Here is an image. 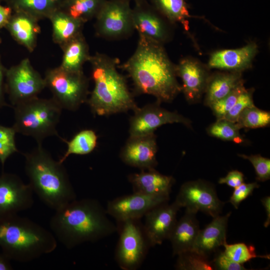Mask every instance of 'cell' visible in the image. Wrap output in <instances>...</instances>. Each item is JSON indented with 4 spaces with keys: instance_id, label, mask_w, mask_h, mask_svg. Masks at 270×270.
Masks as SVG:
<instances>
[{
    "instance_id": "obj_1",
    "label": "cell",
    "mask_w": 270,
    "mask_h": 270,
    "mask_svg": "<svg viewBox=\"0 0 270 270\" xmlns=\"http://www.w3.org/2000/svg\"><path fill=\"white\" fill-rule=\"evenodd\" d=\"M120 67L132 78L135 91L155 96L158 102H169L182 91L176 64L164 45L138 36L136 49Z\"/></svg>"
},
{
    "instance_id": "obj_2",
    "label": "cell",
    "mask_w": 270,
    "mask_h": 270,
    "mask_svg": "<svg viewBox=\"0 0 270 270\" xmlns=\"http://www.w3.org/2000/svg\"><path fill=\"white\" fill-rule=\"evenodd\" d=\"M106 209L92 198L75 199L59 208L50 221L52 234L66 248L95 242L117 232Z\"/></svg>"
},
{
    "instance_id": "obj_3",
    "label": "cell",
    "mask_w": 270,
    "mask_h": 270,
    "mask_svg": "<svg viewBox=\"0 0 270 270\" xmlns=\"http://www.w3.org/2000/svg\"><path fill=\"white\" fill-rule=\"evenodd\" d=\"M88 62L94 88L86 102L94 114L108 116L138 108L124 77L118 70V59L97 52Z\"/></svg>"
},
{
    "instance_id": "obj_4",
    "label": "cell",
    "mask_w": 270,
    "mask_h": 270,
    "mask_svg": "<svg viewBox=\"0 0 270 270\" xmlns=\"http://www.w3.org/2000/svg\"><path fill=\"white\" fill-rule=\"evenodd\" d=\"M24 156L28 184L45 204L55 210L76 199L63 164L55 160L42 144Z\"/></svg>"
},
{
    "instance_id": "obj_5",
    "label": "cell",
    "mask_w": 270,
    "mask_h": 270,
    "mask_svg": "<svg viewBox=\"0 0 270 270\" xmlns=\"http://www.w3.org/2000/svg\"><path fill=\"white\" fill-rule=\"evenodd\" d=\"M56 247L54 234L30 220L18 214L0 218V248L10 260L30 262Z\"/></svg>"
},
{
    "instance_id": "obj_6",
    "label": "cell",
    "mask_w": 270,
    "mask_h": 270,
    "mask_svg": "<svg viewBox=\"0 0 270 270\" xmlns=\"http://www.w3.org/2000/svg\"><path fill=\"white\" fill-rule=\"evenodd\" d=\"M16 132L30 136L38 144L46 138L56 136L61 138L56 129L62 108L52 98L38 97L13 106Z\"/></svg>"
},
{
    "instance_id": "obj_7",
    "label": "cell",
    "mask_w": 270,
    "mask_h": 270,
    "mask_svg": "<svg viewBox=\"0 0 270 270\" xmlns=\"http://www.w3.org/2000/svg\"><path fill=\"white\" fill-rule=\"evenodd\" d=\"M44 78L46 88L62 108L76 110L86 102L89 80L84 72H68L59 66L47 70Z\"/></svg>"
},
{
    "instance_id": "obj_8",
    "label": "cell",
    "mask_w": 270,
    "mask_h": 270,
    "mask_svg": "<svg viewBox=\"0 0 270 270\" xmlns=\"http://www.w3.org/2000/svg\"><path fill=\"white\" fill-rule=\"evenodd\" d=\"M140 220L117 222V232L120 236L115 258L123 270H136L139 268L150 247Z\"/></svg>"
},
{
    "instance_id": "obj_9",
    "label": "cell",
    "mask_w": 270,
    "mask_h": 270,
    "mask_svg": "<svg viewBox=\"0 0 270 270\" xmlns=\"http://www.w3.org/2000/svg\"><path fill=\"white\" fill-rule=\"evenodd\" d=\"M130 0H106L96 17V35L115 40L127 38L134 30Z\"/></svg>"
},
{
    "instance_id": "obj_10",
    "label": "cell",
    "mask_w": 270,
    "mask_h": 270,
    "mask_svg": "<svg viewBox=\"0 0 270 270\" xmlns=\"http://www.w3.org/2000/svg\"><path fill=\"white\" fill-rule=\"evenodd\" d=\"M45 88L44 78L27 58L6 70V92L13 106L38 97Z\"/></svg>"
},
{
    "instance_id": "obj_11",
    "label": "cell",
    "mask_w": 270,
    "mask_h": 270,
    "mask_svg": "<svg viewBox=\"0 0 270 270\" xmlns=\"http://www.w3.org/2000/svg\"><path fill=\"white\" fill-rule=\"evenodd\" d=\"M132 18L138 36L161 44L170 42L174 36V26L148 0H134Z\"/></svg>"
},
{
    "instance_id": "obj_12",
    "label": "cell",
    "mask_w": 270,
    "mask_h": 270,
    "mask_svg": "<svg viewBox=\"0 0 270 270\" xmlns=\"http://www.w3.org/2000/svg\"><path fill=\"white\" fill-rule=\"evenodd\" d=\"M174 202L180 208L196 214L200 211L212 218L220 215L224 204L213 185L202 180L182 184Z\"/></svg>"
},
{
    "instance_id": "obj_13",
    "label": "cell",
    "mask_w": 270,
    "mask_h": 270,
    "mask_svg": "<svg viewBox=\"0 0 270 270\" xmlns=\"http://www.w3.org/2000/svg\"><path fill=\"white\" fill-rule=\"evenodd\" d=\"M33 190L17 175L0 174V218L18 214L33 205Z\"/></svg>"
},
{
    "instance_id": "obj_14",
    "label": "cell",
    "mask_w": 270,
    "mask_h": 270,
    "mask_svg": "<svg viewBox=\"0 0 270 270\" xmlns=\"http://www.w3.org/2000/svg\"><path fill=\"white\" fill-rule=\"evenodd\" d=\"M169 200L170 196H150L134 192L109 201L106 210L117 222L139 220L150 210L168 202Z\"/></svg>"
},
{
    "instance_id": "obj_15",
    "label": "cell",
    "mask_w": 270,
    "mask_h": 270,
    "mask_svg": "<svg viewBox=\"0 0 270 270\" xmlns=\"http://www.w3.org/2000/svg\"><path fill=\"white\" fill-rule=\"evenodd\" d=\"M130 126V136H137L154 134V131L167 124L181 123L190 126V122L176 112L167 110L158 104H147L134 111Z\"/></svg>"
},
{
    "instance_id": "obj_16",
    "label": "cell",
    "mask_w": 270,
    "mask_h": 270,
    "mask_svg": "<svg viewBox=\"0 0 270 270\" xmlns=\"http://www.w3.org/2000/svg\"><path fill=\"white\" fill-rule=\"evenodd\" d=\"M180 208L174 201L170 204L166 202L154 207L144 216L143 229L150 247L161 244L168 239Z\"/></svg>"
},
{
    "instance_id": "obj_17",
    "label": "cell",
    "mask_w": 270,
    "mask_h": 270,
    "mask_svg": "<svg viewBox=\"0 0 270 270\" xmlns=\"http://www.w3.org/2000/svg\"><path fill=\"white\" fill-rule=\"evenodd\" d=\"M209 68L196 58L186 57L176 65L177 76L182 82V91L191 102L199 100L205 92L209 77Z\"/></svg>"
},
{
    "instance_id": "obj_18",
    "label": "cell",
    "mask_w": 270,
    "mask_h": 270,
    "mask_svg": "<svg viewBox=\"0 0 270 270\" xmlns=\"http://www.w3.org/2000/svg\"><path fill=\"white\" fill-rule=\"evenodd\" d=\"M157 145L154 134L130 136L122 148L120 158L126 164L141 170L154 168L157 164Z\"/></svg>"
},
{
    "instance_id": "obj_19",
    "label": "cell",
    "mask_w": 270,
    "mask_h": 270,
    "mask_svg": "<svg viewBox=\"0 0 270 270\" xmlns=\"http://www.w3.org/2000/svg\"><path fill=\"white\" fill-rule=\"evenodd\" d=\"M258 52V45L254 42L238 48L217 50L212 54L207 66L209 68L242 72L252 67Z\"/></svg>"
},
{
    "instance_id": "obj_20",
    "label": "cell",
    "mask_w": 270,
    "mask_h": 270,
    "mask_svg": "<svg viewBox=\"0 0 270 270\" xmlns=\"http://www.w3.org/2000/svg\"><path fill=\"white\" fill-rule=\"evenodd\" d=\"M38 20L22 12L14 11L5 27L12 38L29 52L34 51L40 28Z\"/></svg>"
},
{
    "instance_id": "obj_21",
    "label": "cell",
    "mask_w": 270,
    "mask_h": 270,
    "mask_svg": "<svg viewBox=\"0 0 270 270\" xmlns=\"http://www.w3.org/2000/svg\"><path fill=\"white\" fill-rule=\"evenodd\" d=\"M231 212L218 215L204 229L200 230L192 250L208 257L226 242V232Z\"/></svg>"
},
{
    "instance_id": "obj_22",
    "label": "cell",
    "mask_w": 270,
    "mask_h": 270,
    "mask_svg": "<svg viewBox=\"0 0 270 270\" xmlns=\"http://www.w3.org/2000/svg\"><path fill=\"white\" fill-rule=\"evenodd\" d=\"M128 180L134 192L156 196H170L174 182L172 176L161 174L154 168L130 174Z\"/></svg>"
},
{
    "instance_id": "obj_23",
    "label": "cell",
    "mask_w": 270,
    "mask_h": 270,
    "mask_svg": "<svg viewBox=\"0 0 270 270\" xmlns=\"http://www.w3.org/2000/svg\"><path fill=\"white\" fill-rule=\"evenodd\" d=\"M196 214L186 210L184 214L177 220L168 239L173 256L192 249L200 230Z\"/></svg>"
},
{
    "instance_id": "obj_24",
    "label": "cell",
    "mask_w": 270,
    "mask_h": 270,
    "mask_svg": "<svg viewBox=\"0 0 270 270\" xmlns=\"http://www.w3.org/2000/svg\"><path fill=\"white\" fill-rule=\"evenodd\" d=\"M61 49L63 54L60 66L68 72H84V64L86 62H88L91 55L88 44L83 33L72 39Z\"/></svg>"
},
{
    "instance_id": "obj_25",
    "label": "cell",
    "mask_w": 270,
    "mask_h": 270,
    "mask_svg": "<svg viewBox=\"0 0 270 270\" xmlns=\"http://www.w3.org/2000/svg\"><path fill=\"white\" fill-rule=\"evenodd\" d=\"M242 82V72L228 71L210 76L205 90L206 104L210 106Z\"/></svg>"
},
{
    "instance_id": "obj_26",
    "label": "cell",
    "mask_w": 270,
    "mask_h": 270,
    "mask_svg": "<svg viewBox=\"0 0 270 270\" xmlns=\"http://www.w3.org/2000/svg\"><path fill=\"white\" fill-rule=\"evenodd\" d=\"M52 26V39L61 48L72 39L82 32L84 23L76 20L60 9L50 16Z\"/></svg>"
},
{
    "instance_id": "obj_27",
    "label": "cell",
    "mask_w": 270,
    "mask_h": 270,
    "mask_svg": "<svg viewBox=\"0 0 270 270\" xmlns=\"http://www.w3.org/2000/svg\"><path fill=\"white\" fill-rule=\"evenodd\" d=\"M63 0H8L6 2L14 11L25 12L38 20L48 19L60 8Z\"/></svg>"
},
{
    "instance_id": "obj_28",
    "label": "cell",
    "mask_w": 270,
    "mask_h": 270,
    "mask_svg": "<svg viewBox=\"0 0 270 270\" xmlns=\"http://www.w3.org/2000/svg\"><path fill=\"white\" fill-rule=\"evenodd\" d=\"M172 24H180L184 30H190L188 18H192L185 0H148Z\"/></svg>"
},
{
    "instance_id": "obj_29",
    "label": "cell",
    "mask_w": 270,
    "mask_h": 270,
    "mask_svg": "<svg viewBox=\"0 0 270 270\" xmlns=\"http://www.w3.org/2000/svg\"><path fill=\"white\" fill-rule=\"evenodd\" d=\"M106 0H63L60 10L86 23L95 18Z\"/></svg>"
},
{
    "instance_id": "obj_30",
    "label": "cell",
    "mask_w": 270,
    "mask_h": 270,
    "mask_svg": "<svg viewBox=\"0 0 270 270\" xmlns=\"http://www.w3.org/2000/svg\"><path fill=\"white\" fill-rule=\"evenodd\" d=\"M67 144V150L59 162L63 164L71 154L85 155L92 152L97 144L98 136L92 130H80L69 141L60 138Z\"/></svg>"
},
{
    "instance_id": "obj_31",
    "label": "cell",
    "mask_w": 270,
    "mask_h": 270,
    "mask_svg": "<svg viewBox=\"0 0 270 270\" xmlns=\"http://www.w3.org/2000/svg\"><path fill=\"white\" fill-rule=\"evenodd\" d=\"M175 268L180 270H213L208 257L190 250L178 254Z\"/></svg>"
},
{
    "instance_id": "obj_32",
    "label": "cell",
    "mask_w": 270,
    "mask_h": 270,
    "mask_svg": "<svg viewBox=\"0 0 270 270\" xmlns=\"http://www.w3.org/2000/svg\"><path fill=\"white\" fill-rule=\"evenodd\" d=\"M270 122V112L254 106L245 108L240 114L236 123L240 128H254L266 126Z\"/></svg>"
},
{
    "instance_id": "obj_33",
    "label": "cell",
    "mask_w": 270,
    "mask_h": 270,
    "mask_svg": "<svg viewBox=\"0 0 270 270\" xmlns=\"http://www.w3.org/2000/svg\"><path fill=\"white\" fill-rule=\"evenodd\" d=\"M240 128L236 122L220 118L210 127L208 132L213 136L238 144L243 142L239 132Z\"/></svg>"
},
{
    "instance_id": "obj_34",
    "label": "cell",
    "mask_w": 270,
    "mask_h": 270,
    "mask_svg": "<svg viewBox=\"0 0 270 270\" xmlns=\"http://www.w3.org/2000/svg\"><path fill=\"white\" fill-rule=\"evenodd\" d=\"M224 254L232 260L242 264L254 258L260 257L270 259L269 255L259 256L256 254L255 248L252 245H247L243 242L228 244L226 242L223 245Z\"/></svg>"
},
{
    "instance_id": "obj_35",
    "label": "cell",
    "mask_w": 270,
    "mask_h": 270,
    "mask_svg": "<svg viewBox=\"0 0 270 270\" xmlns=\"http://www.w3.org/2000/svg\"><path fill=\"white\" fill-rule=\"evenodd\" d=\"M16 134L12 126L0 124V162L2 166L11 155L18 152L15 142Z\"/></svg>"
},
{
    "instance_id": "obj_36",
    "label": "cell",
    "mask_w": 270,
    "mask_h": 270,
    "mask_svg": "<svg viewBox=\"0 0 270 270\" xmlns=\"http://www.w3.org/2000/svg\"><path fill=\"white\" fill-rule=\"evenodd\" d=\"M246 90L242 82L226 96L210 106L218 119L222 118L230 110L240 96Z\"/></svg>"
},
{
    "instance_id": "obj_37",
    "label": "cell",
    "mask_w": 270,
    "mask_h": 270,
    "mask_svg": "<svg viewBox=\"0 0 270 270\" xmlns=\"http://www.w3.org/2000/svg\"><path fill=\"white\" fill-rule=\"evenodd\" d=\"M252 94V90H246L240 96L230 110L221 118L236 122L240 114L245 108L254 106Z\"/></svg>"
},
{
    "instance_id": "obj_38",
    "label": "cell",
    "mask_w": 270,
    "mask_h": 270,
    "mask_svg": "<svg viewBox=\"0 0 270 270\" xmlns=\"http://www.w3.org/2000/svg\"><path fill=\"white\" fill-rule=\"evenodd\" d=\"M240 156L248 160L253 165L256 174V180L264 182L270 178V160L260 155L239 154Z\"/></svg>"
},
{
    "instance_id": "obj_39",
    "label": "cell",
    "mask_w": 270,
    "mask_h": 270,
    "mask_svg": "<svg viewBox=\"0 0 270 270\" xmlns=\"http://www.w3.org/2000/svg\"><path fill=\"white\" fill-rule=\"evenodd\" d=\"M259 185L256 182L246 184L243 182L234 188L228 202L237 209L240 204L252 194L254 190L258 188Z\"/></svg>"
},
{
    "instance_id": "obj_40",
    "label": "cell",
    "mask_w": 270,
    "mask_h": 270,
    "mask_svg": "<svg viewBox=\"0 0 270 270\" xmlns=\"http://www.w3.org/2000/svg\"><path fill=\"white\" fill-rule=\"evenodd\" d=\"M214 270H246L242 264H238L228 257L224 252H220L212 261Z\"/></svg>"
},
{
    "instance_id": "obj_41",
    "label": "cell",
    "mask_w": 270,
    "mask_h": 270,
    "mask_svg": "<svg viewBox=\"0 0 270 270\" xmlns=\"http://www.w3.org/2000/svg\"><path fill=\"white\" fill-rule=\"evenodd\" d=\"M244 182V174L237 170H232L227 175L220 178L218 181L220 184H226L228 186L235 188Z\"/></svg>"
},
{
    "instance_id": "obj_42",
    "label": "cell",
    "mask_w": 270,
    "mask_h": 270,
    "mask_svg": "<svg viewBox=\"0 0 270 270\" xmlns=\"http://www.w3.org/2000/svg\"><path fill=\"white\" fill-rule=\"evenodd\" d=\"M6 68L2 64L1 56L0 54V109L5 106H10L5 100V76Z\"/></svg>"
},
{
    "instance_id": "obj_43",
    "label": "cell",
    "mask_w": 270,
    "mask_h": 270,
    "mask_svg": "<svg viewBox=\"0 0 270 270\" xmlns=\"http://www.w3.org/2000/svg\"><path fill=\"white\" fill-rule=\"evenodd\" d=\"M12 12L9 6H2L0 4V30L5 28Z\"/></svg>"
},
{
    "instance_id": "obj_44",
    "label": "cell",
    "mask_w": 270,
    "mask_h": 270,
    "mask_svg": "<svg viewBox=\"0 0 270 270\" xmlns=\"http://www.w3.org/2000/svg\"><path fill=\"white\" fill-rule=\"evenodd\" d=\"M261 202L266 210L267 216L266 220L264 222V226L265 228H267L270 224V196H266L263 198L261 200Z\"/></svg>"
},
{
    "instance_id": "obj_45",
    "label": "cell",
    "mask_w": 270,
    "mask_h": 270,
    "mask_svg": "<svg viewBox=\"0 0 270 270\" xmlns=\"http://www.w3.org/2000/svg\"><path fill=\"white\" fill-rule=\"evenodd\" d=\"M12 267L10 260L4 254H0V270H11Z\"/></svg>"
},
{
    "instance_id": "obj_46",
    "label": "cell",
    "mask_w": 270,
    "mask_h": 270,
    "mask_svg": "<svg viewBox=\"0 0 270 270\" xmlns=\"http://www.w3.org/2000/svg\"><path fill=\"white\" fill-rule=\"evenodd\" d=\"M2 42V39L1 37L0 36V44Z\"/></svg>"
},
{
    "instance_id": "obj_47",
    "label": "cell",
    "mask_w": 270,
    "mask_h": 270,
    "mask_svg": "<svg viewBox=\"0 0 270 270\" xmlns=\"http://www.w3.org/2000/svg\"><path fill=\"white\" fill-rule=\"evenodd\" d=\"M8 0H0V2H2V1H4L5 2H6Z\"/></svg>"
},
{
    "instance_id": "obj_48",
    "label": "cell",
    "mask_w": 270,
    "mask_h": 270,
    "mask_svg": "<svg viewBox=\"0 0 270 270\" xmlns=\"http://www.w3.org/2000/svg\"></svg>"
}]
</instances>
